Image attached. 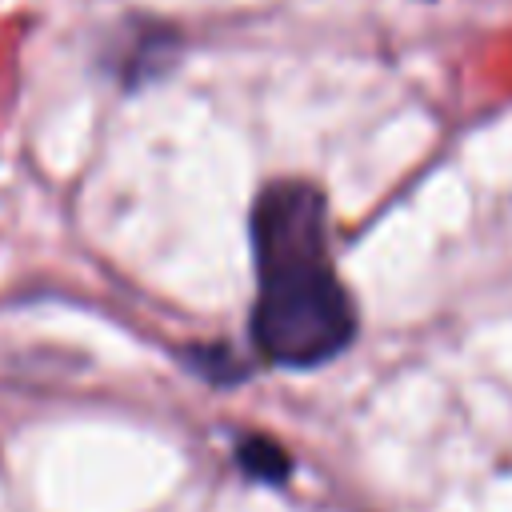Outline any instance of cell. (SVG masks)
Listing matches in <instances>:
<instances>
[{
	"mask_svg": "<svg viewBox=\"0 0 512 512\" xmlns=\"http://www.w3.org/2000/svg\"><path fill=\"white\" fill-rule=\"evenodd\" d=\"M356 328L344 284L328 272L324 256L260 268V296L252 312L256 348L288 368H312L336 356Z\"/></svg>",
	"mask_w": 512,
	"mask_h": 512,
	"instance_id": "1",
	"label": "cell"
},
{
	"mask_svg": "<svg viewBox=\"0 0 512 512\" xmlns=\"http://www.w3.org/2000/svg\"><path fill=\"white\" fill-rule=\"evenodd\" d=\"M256 240V268L296 264L324 256V200L316 188L300 180L272 184L252 216Z\"/></svg>",
	"mask_w": 512,
	"mask_h": 512,
	"instance_id": "2",
	"label": "cell"
},
{
	"mask_svg": "<svg viewBox=\"0 0 512 512\" xmlns=\"http://www.w3.org/2000/svg\"><path fill=\"white\" fill-rule=\"evenodd\" d=\"M236 460H240L244 472L260 476V480H284V476H288V456H284L272 440H260V436L244 440V444L236 448Z\"/></svg>",
	"mask_w": 512,
	"mask_h": 512,
	"instance_id": "3",
	"label": "cell"
}]
</instances>
